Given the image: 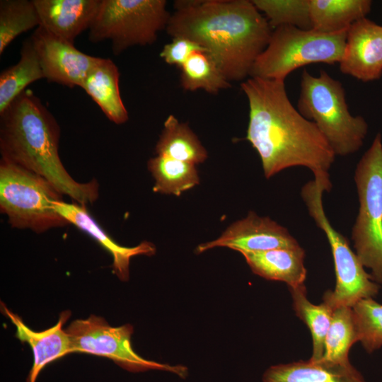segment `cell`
Here are the masks:
<instances>
[{
  "label": "cell",
  "mask_w": 382,
  "mask_h": 382,
  "mask_svg": "<svg viewBox=\"0 0 382 382\" xmlns=\"http://www.w3.org/2000/svg\"><path fill=\"white\" fill-rule=\"evenodd\" d=\"M241 88L249 105L245 139L259 154L265 178L303 166L330 190L328 171L336 155L317 126L294 107L284 80L248 77Z\"/></svg>",
  "instance_id": "obj_1"
},
{
  "label": "cell",
  "mask_w": 382,
  "mask_h": 382,
  "mask_svg": "<svg viewBox=\"0 0 382 382\" xmlns=\"http://www.w3.org/2000/svg\"><path fill=\"white\" fill-rule=\"evenodd\" d=\"M166 30L204 47L228 81L250 77L273 29L248 0H180Z\"/></svg>",
  "instance_id": "obj_2"
},
{
  "label": "cell",
  "mask_w": 382,
  "mask_h": 382,
  "mask_svg": "<svg viewBox=\"0 0 382 382\" xmlns=\"http://www.w3.org/2000/svg\"><path fill=\"white\" fill-rule=\"evenodd\" d=\"M59 138L54 117L30 89L0 113L1 159L42 176L76 203H93L99 196L98 182L79 183L69 175L59 157Z\"/></svg>",
  "instance_id": "obj_3"
},
{
  "label": "cell",
  "mask_w": 382,
  "mask_h": 382,
  "mask_svg": "<svg viewBox=\"0 0 382 382\" xmlns=\"http://www.w3.org/2000/svg\"><path fill=\"white\" fill-rule=\"evenodd\" d=\"M297 110L317 126L336 156L352 154L363 146L366 121L350 113L342 84L325 70L317 76L303 71Z\"/></svg>",
  "instance_id": "obj_4"
},
{
  "label": "cell",
  "mask_w": 382,
  "mask_h": 382,
  "mask_svg": "<svg viewBox=\"0 0 382 382\" xmlns=\"http://www.w3.org/2000/svg\"><path fill=\"white\" fill-rule=\"evenodd\" d=\"M347 30L323 33L291 25L279 26L273 30L267 46L255 60L250 77L284 80L293 71L310 64H339Z\"/></svg>",
  "instance_id": "obj_5"
},
{
  "label": "cell",
  "mask_w": 382,
  "mask_h": 382,
  "mask_svg": "<svg viewBox=\"0 0 382 382\" xmlns=\"http://www.w3.org/2000/svg\"><path fill=\"white\" fill-rule=\"evenodd\" d=\"M354 182L359 207L352 229L355 253L371 276L382 284V137L375 136L359 161Z\"/></svg>",
  "instance_id": "obj_6"
},
{
  "label": "cell",
  "mask_w": 382,
  "mask_h": 382,
  "mask_svg": "<svg viewBox=\"0 0 382 382\" xmlns=\"http://www.w3.org/2000/svg\"><path fill=\"white\" fill-rule=\"evenodd\" d=\"M62 196L42 176L1 160L0 209L13 227L42 233L68 224L52 207Z\"/></svg>",
  "instance_id": "obj_7"
},
{
  "label": "cell",
  "mask_w": 382,
  "mask_h": 382,
  "mask_svg": "<svg viewBox=\"0 0 382 382\" xmlns=\"http://www.w3.org/2000/svg\"><path fill=\"white\" fill-rule=\"evenodd\" d=\"M328 192L319 181L306 183L301 192L310 216L325 233L330 245L336 275L333 291L328 290L323 296V302L333 311L341 306L352 307L361 299L377 295L379 285L374 282L357 255L349 246L346 237L335 230L330 223L323 205V194Z\"/></svg>",
  "instance_id": "obj_8"
},
{
  "label": "cell",
  "mask_w": 382,
  "mask_h": 382,
  "mask_svg": "<svg viewBox=\"0 0 382 382\" xmlns=\"http://www.w3.org/2000/svg\"><path fill=\"white\" fill-rule=\"evenodd\" d=\"M166 3L165 0H101L88 39L93 43L110 40L115 55L132 46L151 45L170 19Z\"/></svg>",
  "instance_id": "obj_9"
},
{
  "label": "cell",
  "mask_w": 382,
  "mask_h": 382,
  "mask_svg": "<svg viewBox=\"0 0 382 382\" xmlns=\"http://www.w3.org/2000/svg\"><path fill=\"white\" fill-rule=\"evenodd\" d=\"M73 352L106 357L125 370L138 373L149 370L168 371L185 378L188 369L183 365H170L141 357L134 350L131 338L133 326L110 325L102 317L92 315L72 321L65 329Z\"/></svg>",
  "instance_id": "obj_10"
},
{
  "label": "cell",
  "mask_w": 382,
  "mask_h": 382,
  "mask_svg": "<svg viewBox=\"0 0 382 382\" xmlns=\"http://www.w3.org/2000/svg\"><path fill=\"white\" fill-rule=\"evenodd\" d=\"M31 40L38 56L45 79L69 88L81 86L100 57L83 53L74 43L37 27Z\"/></svg>",
  "instance_id": "obj_11"
},
{
  "label": "cell",
  "mask_w": 382,
  "mask_h": 382,
  "mask_svg": "<svg viewBox=\"0 0 382 382\" xmlns=\"http://www.w3.org/2000/svg\"><path fill=\"white\" fill-rule=\"evenodd\" d=\"M216 247H226L241 252H257L278 248H300L288 230L269 217H262L254 212L231 224L216 239L201 243L197 254Z\"/></svg>",
  "instance_id": "obj_12"
},
{
  "label": "cell",
  "mask_w": 382,
  "mask_h": 382,
  "mask_svg": "<svg viewBox=\"0 0 382 382\" xmlns=\"http://www.w3.org/2000/svg\"><path fill=\"white\" fill-rule=\"evenodd\" d=\"M340 71L363 82L382 76V25L364 18L348 28Z\"/></svg>",
  "instance_id": "obj_13"
},
{
  "label": "cell",
  "mask_w": 382,
  "mask_h": 382,
  "mask_svg": "<svg viewBox=\"0 0 382 382\" xmlns=\"http://www.w3.org/2000/svg\"><path fill=\"white\" fill-rule=\"evenodd\" d=\"M52 207L69 224L88 234L111 254L113 272L122 281L125 282L129 279V267L132 257L139 255L150 256L156 253L154 245L148 241H143L134 247L119 245L91 216L85 204L66 203L62 200L54 202Z\"/></svg>",
  "instance_id": "obj_14"
},
{
  "label": "cell",
  "mask_w": 382,
  "mask_h": 382,
  "mask_svg": "<svg viewBox=\"0 0 382 382\" xmlns=\"http://www.w3.org/2000/svg\"><path fill=\"white\" fill-rule=\"evenodd\" d=\"M1 311L16 326V337L22 342L27 343L33 353V366L25 382H37L40 372L52 361L72 353L69 335L63 328V324L69 318V311L61 313L57 323L43 331H34L27 326L16 313L1 304Z\"/></svg>",
  "instance_id": "obj_15"
},
{
  "label": "cell",
  "mask_w": 382,
  "mask_h": 382,
  "mask_svg": "<svg viewBox=\"0 0 382 382\" xmlns=\"http://www.w3.org/2000/svg\"><path fill=\"white\" fill-rule=\"evenodd\" d=\"M40 26L52 35L74 43L90 28L101 0H33Z\"/></svg>",
  "instance_id": "obj_16"
},
{
  "label": "cell",
  "mask_w": 382,
  "mask_h": 382,
  "mask_svg": "<svg viewBox=\"0 0 382 382\" xmlns=\"http://www.w3.org/2000/svg\"><path fill=\"white\" fill-rule=\"evenodd\" d=\"M262 382H366L352 364L324 361H298L272 365L262 375Z\"/></svg>",
  "instance_id": "obj_17"
},
{
  "label": "cell",
  "mask_w": 382,
  "mask_h": 382,
  "mask_svg": "<svg viewBox=\"0 0 382 382\" xmlns=\"http://www.w3.org/2000/svg\"><path fill=\"white\" fill-rule=\"evenodd\" d=\"M252 272L266 279L285 282L289 288L304 284L306 269L305 250L278 248L257 252H241Z\"/></svg>",
  "instance_id": "obj_18"
},
{
  "label": "cell",
  "mask_w": 382,
  "mask_h": 382,
  "mask_svg": "<svg viewBox=\"0 0 382 382\" xmlns=\"http://www.w3.org/2000/svg\"><path fill=\"white\" fill-rule=\"evenodd\" d=\"M120 72L110 59H99L89 71L81 88L96 102L105 116L117 125L125 123L128 112L119 87Z\"/></svg>",
  "instance_id": "obj_19"
},
{
  "label": "cell",
  "mask_w": 382,
  "mask_h": 382,
  "mask_svg": "<svg viewBox=\"0 0 382 382\" xmlns=\"http://www.w3.org/2000/svg\"><path fill=\"white\" fill-rule=\"evenodd\" d=\"M312 29L323 33L347 30L354 22L366 18L371 0H309Z\"/></svg>",
  "instance_id": "obj_20"
},
{
  "label": "cell",
  "mask_w": 382,
  "mask_h": 382,
  "mask_svg": "<svg viewBox=\"0 0 382 382\" xmlns=\"http://www.w3.org/2000/svg\"><path fill=\"white\" fill-rule=\"evenodd\" d=\"M157 156H163L194 165L208 157L207 149L187 123L170 115L155 148Z\"/></svg>",
  "instance_id": "obj_21"
},
{
  "label": "cell",
  "mask_w": 382,
  "mask_h": 382,
  "mask_svg": "<svg viewBox=\"0 0 382 382\" xmlns=\"http://www.w3.org/2000/svg\"><path fill=\"white\" fill-rule=\"evenodd\" d=\"M45 79V75L29 37L24 40L16 64L1 71L0 74V113L18 97L30 83Z\"/></svg>",
  "instance_id": "obj_22"
},
{
  "label": "cell",
  "mask_w": 382,
  "mask_h": 382,
  "mask_svg": "<svg viewBox=\"0 0 382 382\" xmlns=\"http://www.w3.org/2000/svg\"><path fill=\"white\" fill-rule=\"evenodd\" d=\"M148 168L155 183V192L180 196L199 183L195 165L163 156L151 158Z\"/></svg>",
  "instance_id": "obj_23"
},
{
  "label": "cell",
  "mask_w": 382,
  "mask_h": 382,
  "mask_svg": "<svg viewBox=\"0 0 382 382\" xmlns=\"http://www.w3.org/2000/svg\"><path fill=\"white\" fill-rule=\"evenodd\" d=\"M293 301V308L308 328L313 340V352L310 360H321L325 352V341L328 331L333 309L325 302L319 305L311 303L306 296L305 284L289 288Z\"/></svg>",
  "instance_id": "obj_24"
},
{
  "label": "cell",
  "mask_w": 382,
  "mask_h": 382,
  "mask_svg": "<svg viewBox=\"0 0 382 382\" xmlns=\"http://www.w3.org/2000/svg\"><path fill=\"white\" fill-rule=\"evenodd\" d=\"M180 69V84L186 91L202 89L209 93L216 94L231 87L230 81L207 51L194 52Z\"/></svg>",
  "instance_id": "obj_25"
},
{
  "label": "cell",
  "mask_w": 382,
  "mask_h": 382,
  "mask_svg": "<svg viewBox=\"0 0 382 382\" xmlns=\"http://www.w3.org/2000/svg\"><path fill=\"white\" fill-rule=\"evenodd\" d=\"M357 341L352 307L341 306L335 308L326 335L325 352L321 360L331 363L349 361V349Z\"/></svg>",
  "instance_id": "obj_26"
},
{
  "label": "cell",
  "mask_w": 382,
  "mask_h": 382,
  "mask_svg": "<svg viewBox=\"0 0 382 382\" xmlns=\"http://www.w3.org/2000/svg\"><path fill=\"white\" fill-rule=\"evenodd\" d=\"M39 26L33 0H1L0 54L19 35Z\"/></svg>",
  "instance_id": "obj_27"
},
{
  "label": "cell",
  "mask_w": 382,
  "mask_h": 382,
  "mask_svg": "<svg viewBox=\"0 0 382 382\" xmlns=\"http://www.w3.org/2000/svg\"><path fill=\"white\" fill-rule=\"evenodd\" d=\"M252 2L265 14L273 30L281 25L312 29L309 0H252Z\"/></svg>",
  "instance_id": "obj_28"
},
{
  "label": "cell",
  "mask_w": 382,
  "mask_h": 382,
  "mask_svg": "<svg viewBox=\"0 0 382 382\" xmlns=\"http://www.w3.org/2000/svg\"><path fill=\"white\" fill-rule=\"evenodd\" d=\"M358 341L371 353L382 347V305L372 298L361 299L352 307Z\"/></svg>",
  "instance_id": "obj_29"
},
{
  "label": "cell",
  "mask_w": 382,
  "mask_h": 382,
  "mask_svg": "<svg viewBox=\"0 0 382 382\" xmlns=\"http://www.w3.org/2000/svg\"><path fill=\"white\" fill-rule=\"evenodd\" d=\"M207 51L197 42L184 36H175L170 42L166 44L160 57L166 63L181 67L195 52Z\"/></svg>",
  "instance_id": "obj_30"
}]
</instances>
